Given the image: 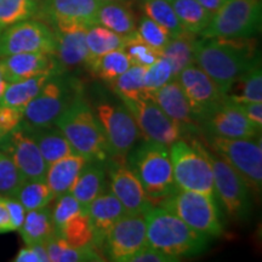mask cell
Returning <instances> with one entry per match:
<instances>
[{
	"mask_svg": "<svg viewBox=\"0 0 262 262\" xmlns=\"http://www.w3.org/2000/svg\"><path fill=\"white\" fill-rule=\"evenodd\" d=\"M208 133L229 139H255L261 129L250 122L239 104L222 102L201 122Z\"/></svg>",
	"mask_w": 262,
	"mask_h": 262,
	"instance_id": "d6986e66",
	"label": "cell"
},
{
	"mask_svg": "<svg viewBox=\"0 0 262 262\" xmlns=\"http://www.w3.org/2000/svg\"><path fill=\"white\" fill-rule=\"evenodd\" d=\"M178 80L187 97L193 116L198 124L212 110L224 102L217 85L196 64L186 67L179 74Z\"/></svg>",
	"mask_w": 262,
	"mask_h": 262,
	"instance_id": "2e32d148",
	"label": "cell"
},
{
	"mask_svg": "<svg viewBox=\"0 0 262 262\" xmlns=\"http://www.w3.org/2000/svg\"><path fill=\"white\" fill-rule=\"evenodd\" d=\"M106 175L102 163L88 162L70 189L74 198L88 209L91 202L104 191Z\"/></svg>",
	"mask_w": 262,
	"mask_h": 262,
	"instance_id": "4316f807",
	"label": "cell"
},
{
	"mask_svg": "<svg viewBox=\"0 0 262 262\" xmlns=\"http://www.w3.org/2000/svg\"><path fill=\"white\" fill-rule=\"evenodd\" d=\"M97 25L120 35H129L136 31L135 16L124 2L101 3L97 11Z\"/></svg>",
	"mask_w": 262,
	"mask_h": 262,
	"instance_id": "f1b7e54d",
	"label": "cell"
},
{
	"mask_svg": "<svg viewBox=\"0 0 262 262\" xmlns=\"http://www.w3.org/2000/svg\"><path fill=\"white\" fill-rule=\"evenodd\" d=\"M25 180L11 157L0 150V194L14 196Z\"/></svg>",
	"mask_w": 262,
	"mask_h": 262,
	"instance_id": "7bdbcfd3",
	"label": "cell"
},
{
	"mask_svg": "<svg viewBox=\"0 0 262 262\" xmlns=\"http://www.w3.org/2000/svg\"><path fill=\"white\" fill-rule=\"evenodd\" d=\"M194 55L195 64L214 80L220 91L260 61L256 40L251 38L196 39Z\"/></svg>",
	"mask_w": 262,
	"mask_h": 262,
	"instance_id": "6da1fadb",
	"label": "cell"
},
{
	"mask_svg": "<svg viewBox=\"0 0 262 262\" xmlns=\"http://www.w3.org/2000/svg\"><path fill=\"white\" fill-rule=\"evenodd\" d=\"M8 81H6L5 77H4V73H3V70H2V64H0V101H2V97L3 95L5 93V89L6 86H8Z\"/></svg>",
	"mask_w": 262,
	"mask_h": 262,
	"instance_id": "f5cc1de1",
	"label": "cell"
},
{
	"mask_svg": "<svg viewBox=\"0 0 262 262\" xmlns=\"http://www.w3.org/2000/svg\"><path fill=\"white\" fill-rule=\"evenodd\" d=\"M26 210H34L48 206L55 199L48 183L40 180H25L14 194Z\"/></svg>",
	"mask_w": 262,
	"mask_h": 262,
	"instance_id": "8d00e7d4",
	"label": "cell"
},
{
	"mask_svg": "<svg viewBox=\"0 0 262 262\" xmlns=\"http://www.w3.org/2000/svg\"><path fill=\"white\" fill-rule=\"evenodd\" d=\"M173 79L172 67L169 60L160 56L152 64L146 67L143 74V89L147 97Z\"/></svg>",
	"mask_w": 262,
	"mask_h": 262,
	"instance_id": "60d3db41",
	"label": "cell"
},
{
	"mask_svg": "<svg viewBox=\"0 0 262 262\" xmlns=\"http://www.w3.org/2000/svg\"><path fill=\"white\" fill-rule=\"evenodd\" d=\"M169 2H171V0H169Z\"/></svg>",
	"mask_w": 262,
	"mask_h": 262,
	"instance_id": "11a10c76",
	"label": "cell"
},
{
	"mask_svg": "<svg viewBox=\"0 0 262 262\" xmlns=\"http://www.w3.org/2000/svg\"><path fill=\"white\" fill-rule=\"evenodd\" d=\"M100 0H39L35 17L51 25H78L90 28L97 25Z\"/></svg>",
	"mask_w": 262,
	"mask_h": 262,
	"instance_id": "e0dca14e",
	"label": "cell"
},
{
	"mask_svg": "<svg viewBox=\"0 0 262 262\" xmlns=\"http://www.w3.org/2000/svg\"><path fill=\"white\" fill-rule=\"evenodd\" d=\"M24 120V110L0 104V137L16 129Z\"/></svg>",
	"mask_w": 262,
	"mask_h": 262,
	"instance_id": "f6af8a7d",
	"label": "cell"
},
{
	"mask_svg": "<svg viewBox=\"0 0 262 262\" xmlns=\"http://www.w3.org/2000/svg\"><path fill=\"white\" fill-rule=\"evenodd\" d=\"M90 224L94 232V245L102 248L108 232L122 216L126 214L122 203L112 192L101 193L88 206Z\"/></svg>",
	"mask_w": 262,
	"mask_h": 262,
	"instance_id": "603a6c76",
	"label": "cell"
},
{
	"mask_svg": "<svg viewBox=\"0 0 262 262\" xmlns=\"http://www.w3.org/2000/svg\"><path fill=\"white\" fill-rule=\"evenodd\" d=\"M52 28L40 19H26L6 28L0 34V57L22 52L55 54Z\"/></svg>",
	"mask_w": 262,
	"mask_h": 262,
	"instance_id": "4fadbf2b",
	"label": "cell"
},
{
	"mask_svg": "<svg viewBox=\"0 0 262 262\" xmlns=\"http://www.w3.org/2000/svg\"><path fill=\"white\" fill-rule=\"evenodd\" d=\"M111 192L122 203L126 214H142L152 206L150 198L137 179L135 172L127 165L125 159L111 160L108 165Z\"/></svg>",
	"mask_w": 262,
	"mask_h": 262,
	"instance_id": "ac0fdd59",
	"label": "cell"
},
{
	"mask_svg": "<svg viewBox=\"0 0 262 262\" xmlns=\"http://www.w3.org/2000/svg\"><path fill=\"white\" fill-rule=\"evenodd\" d=\"M261 0H226L212 15L202 38H251L260 32Z\"/></svg>",
	"mask_w": 262,
	"mask_h": 262,
	"instance_id": "ba28073f",
	"label": "cell"
},
{
	"mask_svg": "<svg viewBox=\"0 0 262 262\" xmlns=\"http://www.w3.org/2000/svg\"><path fill=\"white\" fill-rule=\"evenodd\" d=\"M127 35H120L111 31L103 26L95 25L86 32V47L88 57L86 61L102 56L107 52L124 49L126 44Z\"/></svg>",
	"mask_w": 262,
	"mask_h": 262,
	"instance_id": "e575fe53",
	"label": "cell"
},
{
	"mask_svg": "<svg viewBox=\"0 0 262 262\" xmlns=\"http://www.w3.org/2000/svg\"><path fill=\"white\" fill-rule=\"evenodd\" d=\"M3 73L8 83L28 79L40 74L63 73L54 54L48 52H22L0 57Z\"/></svg>",
	"mask_w": 262,
	"mask_h": 262,
	"instance_id": "ffe728a7",
	"label": "cell"
},
{
	"mask_svg": "<svg viewBox=\"0 0 262 262\" xmlns=\"http://www.w3.org/2000/svg\"><path fill=\"white\" fill-rule=\"evenodd\" d=\"M15 262H40L37 251L32 245H26L25 248H22L18 251V254L16 255L14 258Z\"/></svg>",
	"mask_w": 262,
	"mask_h": 262,
	"instance_id": "f907efd6",
	"label": "cell"
},
{
	"mask_svg": "<svg viewBox=\"0 0 262 262\" xmlns=\"http://www.w3.org/2000/svg\"><path fill=\"white\" fill-rule=\"evenodd\" d=\"M149 98L155 101L163 112L181 127L182 131L192 129L198 124L178 79H172L163 85L150 94Z\"/></svg>",
	"mask_w": 262,
	"mask_h": 262,
	"instance_id": "7402d4cb",
	"label": "cell"
},
{
	"mask_svg": "<svg viewBox=\"0 0 262 262\" xmlns=\"http://www.w3.org/2000/svg\"><path fill=\"white\" fill-rule=\"evenodd\" d=\"M0 150L11 157L26 180L45 181L48 164L24 124L0 137Z\"/></svg>",
	"mask_w": 262,
	"mask_h": 262,
	"instance_id": "5bb4252c",
	"label": "cell"
},
{
	"mask_svg": "<svg viewBox=\"0 0 262 262\" xmlns=\"http://www.w3.org/2000/svg\"><path fill=\"white\" fill-rule=\"evenodd\" d=\"M6 206H8L10 220H11L12 231H18L22 224L25 221V216L27 210L24 208V205L19 203L14 196H4Z\"/></svg>",
	"mask_w": 262,
	"mask_h": 262,
	"instance_id": "7dc6e473",
	"label": "cell"
},
{
	"mask_svg": "<svg viewBox=\"0 0 262 262\" xmlns=\"http://www.w3.org/2000/svg\"><path fill=\"white\" fill-rule=\"evenodd\" d=\"M18 231L26 245L44 243L55 234L51 209L49 206H44L40 209L28 210L26 212L24 224Z\"/></svg>",
	"mask_w": 262,
	"mask_h": 262,
	"instance_id": "4dcf8cb0",
	"label": "cell"
},
{
	"mask_svg": "<svg viewBox=\"0 0 262 262\" xmlns=\"http://www.w3.org/2000/svg\"><path fill=\"white\" fill-rule=\"evenodd\" d=\"M91 74L103 80L104 83H113L130 67V60L124 49L107 52L102 56L85 62Z\"/></svg>",
	"mask_w": 262,
	"mask_h": 262,
	"instance_id": "836d02e7",
	"label": "cell"
},
{
	"mask_svg": "<svg viewBox=\"0 0 262 262\" xmlns=\"http://www.w3.org/2000/svg\"><path fill=\"white\" fill-rule=\"evenodd\" d=\"M86 163L88 159L83 156L72 153L48 166L45 182L48 183L55 198L70 192L75 179Z\"/></svg>",
	"mask_w": 262,
	"mask_h": 262,
	"instance_id": "d4e9b609",
	"label": "cell"
},
{
	"mask_svg": "<svg viewBox=\"0 0 262 262\" xmlns=\"http://www.w3.org/2000/svg\"><path fill=\"white\" fill-rule=\"evenodd\" d=\"M52 75L55 74H40L28 78V79L9 83L4 95H3L2 101H0V104L25 110V107L37 96L45 81Z\"/></svg>",
	"mask_w": 262,
	"mask_h": 262,
	"instance_id": "d6a6232c",
	"label": "cell"
},
{
	"mask_svg": "<svg viewBox=\"0 0 262 262\" xmlns=\"http://www.w3.org/2000/svg\"><path fill=\"white\" fill-rule=\"evenodd\" d=\"M124 51L126 52L131 64L142 66V67H148L157 58L160 57V51L146 44L136 31L127 35Z\"/></svg>",
	"mask_w": 262,
	"mask_h": 262,
	"instance_id": "b9f144b4",
	"label": "cell"
},
{
	"mask_svg": "<svg viewBox=\"0 0 262 262\" xmlns=\"http://www.w3.org/2000/svg\"><path fill=\"white\" fill-rule=\"evenodd\" d=\"M12 226L4 196H0V233L11 232Z\"/></svg>",
	"mask_w": 262,
	"mask_h": 262,
	"instance_id": "681fc988",
	"label": "cell"
},
{
	"mask_svg": "<svg viewBox=\"0 0 262 262\" xmlns=\"http://www.w3.org/2000/svg\"><path fill=\"white\" fill-rule=\"evenodd\" d=\"M241 110L247 116L251 123L255 124L258 129L262 127V102H250L239 104Z\"/></svg>",
	"mask_w": 262,
	"mask_h": 262,
	"instance_id": "c3c4849f",
	"label": "cell"
},
{
	"mask_svg": "<svg viewBox=\"0 0 262 262\" xmlns=\"http://www.w3.org/2000/svg\"><path fill=\"white\" fill-rule=\"evenodd\" d=\"M170 157L176 188L214 195L212 168L201 142L189 145L180 139L170 146Z\"/></svg>",
	"mask_w": 262,
	"mask_h": 262,
	"instance_id": "52a82bcc",
	"label": "cell"
},
{
	"mask_svg": "<svg viewBox=\"0 0 262 262\" xmlns=\"http://www.w3.org/2000/svg\"><path fill=\"white\" fill-rule=\"evenodd\" d=\"M146 67L137 64H131L127 70L120 74L116 80L113 81L112 88L117 95L122 98H135L147 97L143 89V74H145Z\"/></svg>",
	"mask_w": 262,
	"mask_h": 262,
	"instance_id": "ab89813d",
	"label": "cell"
},
{
	"mask_svg": "<svg viewBox=\"0 0 262 262\" xmlns=\"http://www.w3.org/2000/svg\"><path fill=\"white\" fill-rule=\"evenodd\" d=\"M162 199L160 206L175 214L198 233L208 238L220 237L224 233L214 195L176 188Z\"/></svg>",
	"mask_w": 262,
	"mask_h": 262,
	"instance_id": "8992f818",
	"label": "cell"
},
{
	"mask_svg": "<svg viewBox=\"0 0 262 262\" xmlns=\"http://www.w3.org/2000/svg\"><path fill=\"white\" fill-rule=\"evenodd\" d=\"M49 261L51 262H88L103 261L102 254L94 244L84 247H72L63 238L55 233L44 242Z\"/></svg>",
	"mask_w": 262,
	"mask_h": 262,
	"instance_id": "83f0119b",
	"label": "cell"
},
{
	"mask_svg": "<svg viewBox=\"0 0 262 262\" xmlns=\"http://www.w3.org/2000/svg\"><path fill=\"white\" fill-rule=\"evenodd\" d=\"M127 153V165L135 172L148 198L162 199L175 191L169 147L146 141Z\"/></svg>",
	"mask_w": 262,
	"mask_h": 262,
	"instance_id": "277c9868",
	"label": "cell"
},
{
	"mask_svg": "<svg viewBox=\"0 0 262 262\" xmlns=\"http://www.w3.org/2000/svg\"><path fill=\"white\" fill-rule=\"evenodd\" d=\"M39 0H0V34L10 26L34 17Z\"/></svg>",
	"mask_w": 262,
	"mask_h": 262,
	"instance_id": "f35d334b",
	"label": "cell"
},
{
	"mask_svg": "<svg viewBox=\"0 0 262 262\" xmlns=\"http://www.w3.org/2000/svg\"><path fill=\"white\" fill-rule=\"evenodd\" d=\"M55 125L62 131L74 152L88 162L103 163L112 156L102 126L83 95L66 108Z\"/></svg>",
	"mask_w": 262,
	"mask_h": 262,
	"instance_id": "3957f363",
	"label": "cell"
},
{
	"mask_svg": "<svg viewBox=\"0 0 262 262\" xmlns=\"http://www.w3.org/2000/svg\"><path fill=\"white\" fill-rule=\"evenodd\" d=\"M100 2H125V0H100Z\"/></svg>",
	"mask_w": 262,
	"mask_h": 262,
	"instance_id": "db71d44e",
	"label": "cell"
},
{
	"mask_svg": "<svg viewBox=\"0 0 262 262\" xmlns=\"http://www.w3.org/2000/svg\"><path fill=\"white\" fill-rule=\"evenodd\" d=\"M224 102L245 104L262 102V71L261 62L257 61L253 67L238 75L221 90Z\"/></svg>",
	"mask_w": 262,
	"mask_h": 262,
	"instance_id": "cb8c5ba5",
	"label": "cell"
},
{
	"mask_svg": "<svg viewBox=\"0 0 262 262\" xmlns=\"http://www.w3.org/2000/svg\"><path fill=\"white\" fill-rule=\"evenodd\" d=\"M147 245L146 220L142 214H125L116 222L104 239L102 249L108 260L125 262Z\"/></svg>",
	"mask_w": 262,
	"mask_h": 262,
	"instance_id": "9a60e30c",
	"label": "cell"
},
{
	"mask_svg": "<svg viewBox=\"0 0 262 262\" xmlns=\"http://www.w3.org/2000/svg\"><path fill=\"white\" fill-rule=\"evenodd\" d=\"M25 127L32 136V139L34 140V142L37 143L48 166L66 156L75 153L71 143L68 142V140L56 125L45 127H28L25 125Z\"/></svg>",
	"mask_w": 262,
	"mask_h": 262,
	"instance_id": "484cf974",
	"label": "cell"
},
{
	"mask_svg": "<svg viewBox=\"0 0 262 262\" xmlns=\"http://www.w3.org/2000/svg\"><path fill=\"white\" fill-rule=\"evenodd\" d=\"M88 27L78 25H62L52 28L55 34V57L62 70L85 63L88 57Z\"/></svg>",
	"mask_w": 262,
	"mask_h": 262,
	"instance_id": "44dd1931",
	"label": "cell"
},
{
	"mask_svg": "<svg viewBox=\"0 0 262 262\" xmlns=\"http://www.w3.org/2000/svg\"><path fill=\"white\" fill-rule=\"evenodd\" d=\"M170 3L185 32L201 34L210 24L212 14L196 0H171Z\"/></svg>",
	"mask_w": 262,
	"mask_h": 262,
	"instance_id": "1f68e13d",
	"label": "cell"
},
{
	"mask_svg": "<svg viewBox=\"0 0 262 262\" xmlns=\"http://www.w3.org/2000/svg\"><path fill=\"white\" fill-rule=\"evenodd\" d=\"M204 153L211 164L214 188L225 210L233 220H248L251 212V201L243 178L221 156L211 153L205 147Z\"/></svg>",
	"mask_w": 262,
	"mask_h": 262,
	"instance_id": "30bf717a",
	"label": "cell"
},
{
	"mask_svg": "<svg viewBox=\"0 0 262 262\" xmlns=\"http://www.w3.org/2000/svg\"><path fill=\"white\" fill-rule=\"evenodd\" d=\"M95 114L102 126L111 155L125 159L140 137L135 118L125 106L108 102L98 103Z\"/></svg>",
	"mask_w": 262,
	"mask_h": 262,
	"instance_id": "8fae6325",
	"label": "cell"
},
{
	"mask_svg": "<svg viewBox=\"0 0 262 262\" xmlns=\"http://www.w3.org/2000/svg\"><path fill=\"white\" fill-rule=\"evenodd\" d=\"M56 234L63 238L72 247L94 244V232L90 224L89 212L83 210L80 214L74 216L58 229Z\"/></svg>",
	"mask_w": 262,
	"mask_h": 262,
	"instance_id": "74e56055",
	"label": "cell"
},
{
	"mask_svg": "<svg viewBox=\"0 0 262 262\" xmlns=\"http://www.w3.org/2000/svg\"><path fill=\"white\" fill-rule=\"evenodd\" d=\"M216 155L227 160L255 194L262 189L261 139H229L212 135L209 140Z\"/></svg>",
	"mask_w": 262,
	"mask_h": 262,
	"instance_id": "9c48e42d",
	"label": "cell"
},
{
	"mask_svg": "<svg viewBox=\"0 0 262 262\" xmlns=\"http://www.w3.org/2000/svg\"><path fill=\"white\" fill-rule=\"evenodd\" d=\"M122 102L133 117L146 141L160 143L170 147L181 139L182 129L171 118L163 112L162 108L149 97H141L131 100L122 98Z\"/></svg>",
	"mask_w": 262,
	"mask_h": 262,
	"instance_id": "7c38bea8",
	"label": "cell"
},
{
	"mask_svg": "<svg viewBox=\"0 0 262 262\" xmlns=\"http://www.w3.org/2000/svg\"><path fill=\"white\" fill-rule=\"evenodd\" d=\"M136 32L146 44H148L149 47L158 51H162V49L171 39L165 28L157 24L153 19L147 17V16H143L140 19L139 26L136 27Z\"/></svg>",
	"mask_w": 262,
	"mask_h": 262,
	"instance_id": "ee69618b",
	"label": "cell"
},
{
	"mask_svg": "<svg viewBox=\"0 0 262 262\" xmlns=\"http://www.w3.org/2000/svg\"><path fill=\"white\" fill-rule=\"evenodd\" d=\"M196 2L201 3L206 10H209V11L214 15L215 12L220 9V6L224 4L226 0H196Z\"/></svg>",
	"mask_w": 262,
	"mask_h": 262,
	"instance_id": "816d5d0a",
	"label": "cell"
},
{
	"mask_svg": "<svg viewBox=\"0 0 262 262\" xmlns=\"http://www.w3.org/2000/svg\"><path fill=\"white\" fill-rule=\"evenodd\" d=\"M80 95L78 81L73 78L64 77L63 73L52 75L25 107L22 123L28 127L55 125L60 114Z\"/></svg>",
	"mask_w": 262,
	"mask_h": 262,
	"instance_id": "5b68a950",
	"label": "cell"
},
{
	"mask_svg": "<svg viewBox=\"0 0 262 262\" xmlns=\"http://www.w3.org/2000/svg\"><path fill=\"white\" fill-rule=\"evenodd\" d=\"M195 34L183 32L179 37L170 39L160 51V56L165 57L171 63L173 79H178L179 74L186 67L195 64Z\"/></svg>",
	"mask_w": 262,
	"mask_h": 262,
	"instance_id": "f546056e",
	"label": "cell"
},
{
	"mask_svg": "<svg viewBox=\"0 0 262 262\" xmlns=\"http://www.w3.org/2000/svg\"><path fill=\"white\" fill-rule=\"evenodd\" d=\"M179 260V257L164 254L162 251L150 248L149 245H145L140 250H137L135 254L127 257L125 262H175Z\"/></svg>",
	"mask_w": 262,
	"mask_h": 262,
	"instance_id": "bcb514c9",
	"label": "cell"
},
{
	"mask_svg": "<svg viewBox=\"0 0 262 262\" xmlns=\"http://www.w3.org/2000/svg\"><path fill=\"white\" fill-rule=\"evenodd\" d=\"M141 3L145 16L165 28L170 38L179 37L185 32L169 0H141Z\"/></svg>",
	"mask_w": 262,
	"mask_h": 262,
	"instance_id": "d590c367",
	"label": "cell"
},
{
	"mask_svg": "<svg viewBox=\"0 0 262 262\" xmlns=\"http://www.w3.org/2000/svg\"><path fill=\"white\" fill-rule=\"evenodd\" d=\"M146 220L147 245L175 257L193 256L208 247L203 235L163 206H150L143 212Z\"/></svg>",
	"mask_w": 262,
	"mask_h": 262,
	"instance_id": "7a4b0ae2",
	"label": "cell"
}]
</instances>
